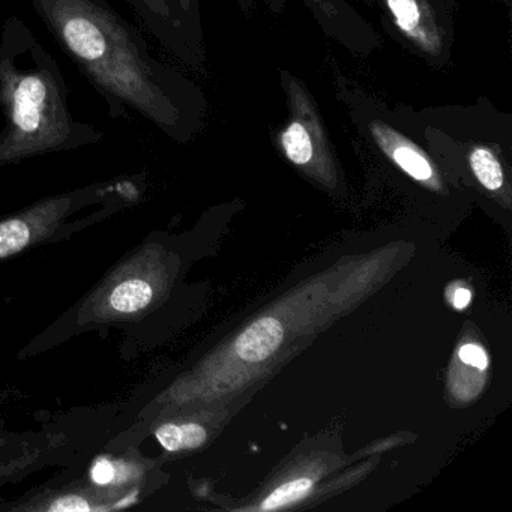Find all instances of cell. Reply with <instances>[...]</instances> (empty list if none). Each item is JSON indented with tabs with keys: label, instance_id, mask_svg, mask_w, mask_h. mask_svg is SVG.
<instances>
[{
	"label": "cell",
	"instance_id": "cell-1",
	"mask_svg": "<svg viewBox=\"0 0 512 512\" xmlns=\"http://www.w3.org/2000/svg\"><path fill=\"white\" fill-rule=\"evenodd\" d=\"M40 7L71 55L104 89L164 130L178 127V107L109 10L94 0H40Z\"/></svg>",
	"mask_w": 512,
	"mask_h": 512
},
{
	"label": "cell",
	"instance_id": "cell-2",
	"mask_svg": "<svg viewBox=\"0 0 512 512\" xmlns=\"http://www.w3.org/2000/svg\"><path fill=\"white\" fill-rule=\"evenodd\" d=\"M0 94L8 127L0 136V166L61 148L71 137V121L58 83L47 71L20 73L0 64Z\"/></svg>",
	"mask_w": 512,
	"mask_h": 512
},
{
	"label": "cell",
	"instance_id": "cell-3",
	"mask_svg": "<svg viewBox=\"0 0 512 512\" xmlns=\"http://www.w3.org/2000/svg\"><path fill=\"white\" fill-rule=\"evenodd\" d=\"M157 260V253L149 248L133 251L77 307V323L139 319L157 302L161 292Z\"/></svg>",
	"mask_w": 512,
	"mask_h": 512
},
{
	"label": "cell",
	"instance_id": "cell-4",
	"mask_svg": "<svg viewBox=\"0 0 512 512\" xmlns=\"http://www.w3.org/2000/svg\"><path fill=\"white\" fill-rule=\"evenodd\" d=\"M290 116L278 140L290 163L299 169L325 173L334 169L328 136L310 94L298 80L284 73Z\"/></svg>",
	"mask_w": 512,
	"mask_h": 512
},
{
	"label": "cell",
	"instance_id": "cell-5",
	"mask_svg": "<svg viewBox=\"0 0 512 512\" xmlns=\"http://www.w3.org/2000/svg\"><path fill=\"white\" fill-rule=\"evenodd\" d=\"M89 197V191L49 197L0 220V263L61 235L62 227Z\"/></svg>",
	"mask_w": 512,
	"mask_h": 512
},
{
	"label": "cell",
	"instance_id": "cell-6",
	"mask_svg": "<svg viewBox=\"0 0 512 512\" xmlns=\"http://www.w3.org/2000/svg\"><path fill=\"white\" fill-rule=\"evenodd\" d=\"M395 28L428 58L440 59L446 34L428 0H383Z\"/></svg>",
	"mask_w": 512,
	"mask_h": 512
},
{
	"label": "cell",
	"instance_id": "cell-7",
	"mask_svg": "<svg viewBox=\"0 0 512 512\" xmlns=\"http://www.w3.org/2000/svg\"><path fill=\"white\" fill-rule=\"evenodd\" d=\"M268 2H286V0H268ZM311 13L316 16L329 37L346 44L353 52L370 53L379 46L377 35L368 23L352 10L346 0H302Z\"/></svg>",
	"mask_w": 512,
	"mask_h": 512
},
{
	"label": "cell",
	"instance_id": "cell-8",
	"mask_svg": "<svg viewBox=\"0 0 512 512\" xmlns=\"http://www.w3.org/2000/svg\"><path fill=\"white\" fill-rule=\"evenodd\" d=\"M368 131L377 146L382 148V151L410 178L424 184L434 182L436 173H434L433 164L428 160L427 155L400 131L377 119H371Z\"/></svg>",
	"mask_w": 512,
	"mask_h": 512
},
{
	"label": "cell",
	"instance_id": "cell-9",
	"mask_svg": "<svg viewBox=\"0 0 512 512\" xmlns=\"http://www.w3.org/2000/svg\"><path fill=\"white\" fill-rule=\"evenodd\" d=\"M122 497L106 493L98 488H70V490L53 491L47 493L35 505H28L26 509H40V511H101L122 506Z\"/></svg>",
	"mask_w": 512,
	"mask_h": 512
},
{
	"label": "cell",
	"instance_id": "cell-10",
	"mask_svg": "<svg viewBox=\"0 0 512 512\" xmlns=\"http://www.w3.org/2000/svg\"><path fill=\"white\" fill-rule=\"evenodd\" d=\"M284 340L283 325L277 319L265 317L251 323L236 340L239 359L250 364L265 361L277 352Z\"/></svg>",
	"mask_w": 512,
	"mask_h": 512
},
{
	"label": "cell",
	"instance_id": "cell-11",
	"mask_svg": "<svg viewBox=\"0 0 512 512\" xmlns=\"http://www.w3.org/2000/svg\"><path fill=\"white\" fill-rule=\"evenodd\" d=\"M154 434L164 451L172 452V454L193 451V449L205 445L206 439H208L206 428L197 422H163L155 428Z\"/></svg>",
	"mask_w": 512,
	"mask_h": 512
},
{
	"label": "cell",
	"instance_id": "cell-12",
	"mask_svg": "<svg viewBox=\"0 0 512 512\" xmlns=\"http://www.w3.org/2000/svg\"><path fill=\"white\" fill-rule=\"evenodd\" d=\"M469 166L482 187L488 191L502 190L505 184L502 164L488 146H475L470 151Z\"/></svg>",
	"mask_w": 512,
	"mask_h": 512
},
{
	"label": "cell",
	"instance_id": "cell-13",
	"mask_svg": "<svg viewBox=\"0 0 512 512\" xmlns=\"http://www.w3.org/2000/svg\"><path fill=\"white\" fill-rule=\"evenodd\" d=\"M61 443L59 439L40 440V442L32 443L28 448L22 451L14 452V454L2 455L0 457V481L17 473L26 470V467L32 466L41 460L46 452L52 451Z\"/></svg>",
	"mask_w": 512,
	"mask_h": 512
},
{
	"label": "cell",
	"instance_id": "cell-14",
	"mask_svg": "<svg viewBox=\"0 0 512 512\" xmlns=\"http://www.w3.org/2000/svg\"><path fill=\"white\" fill-rule=\"evenodd\" d=\"M311 490H313V481L310 478L292 479V481L275 488L257 509L275 511V509L286 508V506L305 499Z\"/></svg>",
	"mask_w": 512,
	"mask_h": 512
},
{
	"label": "cell",
	"instance_id": "cell-15",
	"mask_svg": "<svg viewBox=\"0 0 512 512\" xmlns=\"http://www.w3.org/2000/svg\"><path fill=\"white\" fill-rule=\"evenodd\" d=\"M458 358L463 364L478 368V370H485L488 365L487 353L478 344H464V346H461L458 350Z\"/></svg>",
	"mask_w": 512,
	"mask_h": 512
},
{
	"label": "cell",
	"instance_id": "cell-16",
	"mask_svg": "<svg viewBox=\"0 0 512 512\" xmlns=\"http://www.w3.org/2000/svg\"><path fill=\"white\" fill-rule=\"evenodd\" d=\"M143 2L157 16L169 17L172 14L170 13L169 0H143Z\"/></svg>",
	"mask_w": 512,
	"mask_h": 512
},
{
	"label": "cell",
	"instance_id": "cell-17",
	"mask_svg": "<svg viewBox=\"0 0 512 512\" xmlns=\"http://www.w3.org/2000/svg\"><path fill=\"white\" fill-rule=\"evenodd\" d=\"M470 298H472V295H470L469 290L457 289L454 292V296H452V304H454V307L457 308V310H463V308H466L467 305H469Z\"/></svg>",
	"mask_w": 512,
	"mask_h": 512
},
{
	"label": "cell",
	"instance_id": "cell-18",
	"mask_svg": "<svg viewBox=\"0 0 512 512\" xmlns=\"http://www.w3.org/2000/svg\"><path fill=\"white\" fill-rule=\"evenodd\" d=\"M17 395H19V391H13V389H0V403L14 400Z\"/></svg>",
	"mask_w": 512,
	"mask_h": 512
},
{
	"label": "cell",
	"instance_id": "cell-19",
	"mask_svg": "<svg viewBox=\"0 0 512 512\" xmlns=\"http://www.w3.org/2000/svg\"><path fill=\"white\" fill-rule=\"evenodd\" d=\"M176 4L181 8L182 13L188 14L190 13L191 7H193L194 0H176Z\"/></svg>",
	"mask_w": 512,
	"mask_h": 512
}]
</instances>
